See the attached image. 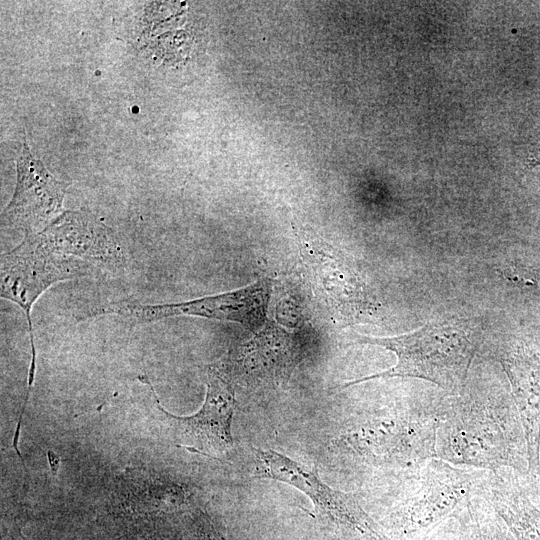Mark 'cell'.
Instances as JSON below:
<instances>
[{
  "mask_svg": "<svg viewBox=\"0 0 540 540\" xmlns=\"http://www.w3.org/2000/svg\"><path fill=\"white\" fill-rule=\"evenodd\" d=\"M446 395L356 413L336 440L341 455L361 473L389 478L421 466L436 457V431Z\"/></svg>",
  "mask_w": 540,
  "mask_h": 540,
  "instance_id": "6da1fadb",
  "label": "cell"
},
{
  "mask_svg": "<svg viewBox=\"0 0 540 540\" xmlns=\"http://www.w3.org/2000/svg\"><path fill=\"white\" fill-rule=\"evenodd\" d=\"M509 396L494 385L470 384L447 394L436 431V457L490 472L516 467L521 431Z\"/></svg>",
  "mask_w": 540,
  "mask_h": 540,
  "instance_id": "7a4b0ae2",
  "label": "cell"
},
{
  "mask_svg": "<svg viewBox=\"0 0 540 540\" xmlns=\"http://www.w3.org/2000/svg\"><path fill=\"white\" fill-rule=\"evenodd\" d=\"M354 341L384 347L396 355L397 362L388 370L348 381L335 389L399 377L426 380L448 394H455L466 384L479 346L474 330L459 320L428 323L394 337L356 335Z\"/></svg>",
  "mask_w": 540,
  "mask_h": 540,
  "instance_id": "3957f363",
  "label": "cell"
},
{
  "mask_svg": "<svg viewBox=\"0 0 540 540\" xmlns=\"http://www.w3.org/2000/svg\"><path fill=\"white\" fill-rule=\"evenodd\" d=\"M490 471L455 466L437 457L390 478L403 531L417 534L447 519L481 491Z\"/></svg>",
  "mask_w": 540,
  "mask_h": 540,
  "instance_id": "277c9868",
  "label": "cell"
},
{
  "mask_svg": "<svg viewBox=\"0 0 540 540\" xmlns=\"http://www.w3.org/2000/svg\"><path fill=\"white\" fill-rule=\"evenodd\" d=\"M296 239L306 276L328 312L349 324L374 317L376 300L349 257L311 230L296 229Z\"/></svg>",
  "mask_w": 540,
  "mask_h": 540,
  "instance_id": "5b68a950",
  "label": "cell"
},
{
  "mask_svg": "<svg viewBox=\"0 0 540 540\" xmlns=\"http://www.w3.org/2000/svg\"><path fill=\"white\" fill-rule=\"evenodd\" d=\"M86 276L83 269L66 258L38 232L26 234L16 247L1 255L0 296L17 304L25 313L36 360L31 311L35 301L53 284Z\"/></svg>",
  "mask_w": 540,
  "mask_h": 540,
  "instance_id": "8992f818",
  "label": "cell"
},
{
  "mask_svg": "<svg viewBox=\"0 0 540 540\" xmlns=\"http://www.w3.org/2000/svg\"><path fill=\"white\" fill-rule=\"evenodd\" d=\"M272 286V281L264 278L241 289L185 302L160 304L115 302L94 309L91 316L119 315L138 323L155 322L177 316H194L239 323L256 332L266 322Z\"/></svg>",
  "mask_w": 540,
  "mask_h": 540,
  "instance_id": "52a82bcc",
  "label": "cell"
},
{
  "mask_svg": "<svg viewBox=\"0 0 540 540\" xmlns=\"http://www.w3.org/2000/svg\"><path fill=\"white\" fill-rule=\"evenodd\" d=\"M254 452L255 477L289 484L306 494L315 508L332 521L363 533L373 532L357 493L331 488L322 481L316 468H309L276 451L254 449Z\"/></svg>",
  "mask_w": 540,
  "mask_h": 540,
  "instance_id": "ba28073f",
  "label": "cell"
},
{
  "mask_svg": "<svg viewBox=\"0 0 540 540\" xmlns=\"http://www.w3.org/2000/svg\"><path fill=\"white\" fill-rule=\"evenodd\" d=\"M67 183L56 179L24 144L17 160L14 194L2 212V225L34 234L45 229L62 212Z\"/></svg>",
  "mask_w": 540,
  "mask_h": 540,
  "instance_id": "9c48e42d",
  "label": "cell"
},
{
  "mask_svg": "<svg viewBox=\"0 0 540 540\" xmlns=\"http://www.w3.org/2000/svg\"><path fill=\"white\" fill-rule=\"evenodd\" d=\"M207 391L201 409L189 417H177L159 409L175 421L187 448L202 454H223L233 445L231 422L236 408L235 390L231 375L223 362L207 367Z\"/></svg>",
  "mask_w": 540,
  "mask_h": 540,
  "instance_id": "30bf717a",
  "label": "cell"
},
{
  "mask_svg": "<svg viewBox=\"0 0 540 540\" xmlns=\"http://www.w3.org/2000/svg\"><path fill=\"white\" fill-rule=\"evenodd\" d=\"M496 358L510 381L525 428L530 468L536 470L540 436V353L522 343L500 349Z\"/></svg>",
  "mask_w": 540,
  "mask_h": 540,
  "instance_id": "8fae6325",
  "label": "cell"
},
{
  "mask_svg": "<svg viewBox=\"0 0 540 540\" xmlns=\"http://www.w3.org/2000/svg\"><path fill=\"white\" fill-rule=\"evenodd\" d=\"M300 355L286 332L265 327L244 344L234 359L227 362L259 380L279 385L289 379Z\"/></svg>",
  "mask_w": 540,
  "mask_h": 540,
  "instance_id": "7c38bea8",
  "label": "cell"
},
{
  "mask_svg": "<svg viewBox=\"0 0 540 540\" xmlns=\"http://www.w3.org/2000/svg\"><path fill=\"white\" fill-rule=\"evenodd\" d=\"M504 277L525 294L540 299V262L517 258L503 271Z\"/></svg>",
  "mask_w": 540,
  "mask_h": 540,
  "instance_id": "4fadbf2b",
  "label": "cell"
},
{
  "mask_svg": "<svg viewBox=\"0 0 540 540\" xmlns=\"http://www.w3.org/2000/svg\"><path fill=\"white\" fill-rule=\"evenodd\" d=\"M47 458H48L51 474L53 475V477H56L59 467H60L61 458L55 452L51 450L47 452Z\"/></svg>",
  "mask_w": 540,
  "mask_h": 540,
  "instance_id": "5bb4252c",
  "label": "cell"
},
{
  "mask_svg": "<svg viewBox=\"0 0 540 540\" xmlns=\"http://www.w3.org/2000/svg\"><path fill=\"white\" fill-rule=\"evenodd\" d=\"M528 164L532 167L540 165V142L530 150Z\"/></svg>",
  "mask_w": 540,
  "mask_h": 540,
  "instance_id": "9a60e30c",
  "label": "cell"
},
{
  "mask_svg": "<svg viewBox=\"0 0 540 540\" xmlns=\"http://www.w3.org/2000/svg\"><path fill=\"white\" fill-rule=\"evenodd\" d=\"M523 540H540V532L533 528H524L521 530Z\"/></svg>",
  "mask_w": 540,
  "mask_h": 540,
  "instance_id": "2e32d148",
  "label": "cell"
},
{
  "mask_svg": "<svg viewBox=\"0 0 540 540\" xmlns=\"http://www.w3.org/2000/svg\"><path fill=\"white\" fill-rule=\"evenodd\" d=\"M116 540H139L137 538H129V537H121L119 539H116Z\"/></svg>",
  "mask_w": 540,
  "mask_h": 540,
  "instance_id": "e0dca14e",
  "label": "cell"
}]
</instances>
